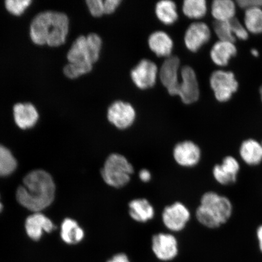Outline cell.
Segmentation results:
<instances>
[{
	"label": "cell",
	"mask_w": 262,
	"mask_h": 262,
	"mask_svg": "<svg viewBox=\"0 0 262 262\" xmlns=\"http://www.w3.org/2000/svg\"><path fill=\"white\" fill-rule=\"evenodd\" d=\"M55 186L49 173L41 170L26 176L24 184L16 191V199L29 210L39 212L47 208L54 201Z\"/></svg>",
	"instance_id": "obj_1"
},
{
	"label": "cell",
	"mask_w": 262,
	"mask_h": 262,
	"mask_svg": "<svg viewBox=\"0 0 262 262\" xmlns=\"http://www.w3.org/2000/svg\"><path fill=\"white\" fill-rule=\"evenodd\" d=\"M69 31V19L63 13L48 11L35 16L31 25V38L38 45L55 47L63 45Z\"/></svg>",
	"instance_id": "obj_2"
},
{
	"label": "cell",
	"mask_w": 262,
	"mask_h": 262,
	"mask_svg": "<svg viewBox=\"0 0 262 262\" xmlns=\"http://www.w3.org/2000/svg\"><path fill=\"white\" fill-rule=\"evenodd\" d=\"M232 206L226 196L209 191L203 194L201 205L196 208V220L208 228H217L230 218Z\"/></svg>",
	"instance_id": "obj_3"
},
{
	"label": "cell",
	"mask_w": 262,
	"mask_h": 262,
	"mask_svg": "<svg viewBox=\"0 0 262 262\" xmlns=\"http://www.w3.org/2000/svg\"><path fill=\"white\" fill-rule=\"evenodd\" d=\"M134 172V167L126 157L113 153L104 162L101 174L107 185L115 188H121L128 184Z\"/></svg>",
	"instance_id": "obj_4"
},
{
	"label": "cell",
	"mask_w": 262,
	"mask_h": 262,
	"mask_svg": "<svg viewBox=\"0 0 262 262\" xmlns=\"http://www.w3.org/2000/svg\"><path fill=\"white\" fill-rule=\"evenodd\" d=\"M101 45L102 41L96 34H91L86 37L80 36L68 52V60L70 63L93 67V64L99 58Z\"/></svg>",
	"instance_id": "obj_5"
},
{
	"label": "cell",
	"mask_w": 262,
	"mask_h": 262,
	"mask_svg": "<svg viewBox=\"0 0 262 262\" xmlns=\"http://www.w3.org/2000/svg\"><path fill=\"white\" fill-rule=\"evenodd\" d=\"M182 81L168 91L171 96H179L183 103L191 104L198 101L200 91L198 79L191 67H185L181 71Z\"/></svg>",
	"instance_id": "obj_6"
},
{
	"label": "cell",
	"mask_w": 262,
	"mask_h": 262,
	"mask_svg": "<svg viewBox=\"0 0 262 262\" xmlns=\"http://www.w3.org/2000/svg\"><path fill=\"white\" fill-rule=\"evenodd\" d=\"M210 84L216 99L221 102L230 99L238 86L234 74L224 71L214 72L210 78Z\"/></svg>",
	"instance_id": "obj_7"
},
{
	"label": "cell",
	"mask_w": 262,
	"mask_h": 262,
	"mask_svg": "<svg viewBox=\"0 0 262 262\" xmlns=\"http://www.w3.org/2000/svg\"><path fill=\"white\" fill-rule=\"evenodd\" d=\"M191 219V213L182 202H176L167 206L162 212L164 225L173 232H179L186 227Z\"/></svg>",
	"instance_id": "obj_8"
},
{
	"label": "cell",
	"mask_w": 262,
	"mask_h": 262,
	"mask_svg": "<svg viewBox=\"0 0 262 262\" xmlns=\"http://www.w3.org/2000/svg\"><path fill=\"white\" fill-rule=\"evenodd\" d=\"M136 117L133 106L124 101H116L108 109V120L119 129H126L132 126Z\"/></svg>",
	"instance_id": "obj_9"
},
{
	"label": "cell",
	"mask_w": 262,
	"mask_h": 262,
	"mask_svg": "<svg viewBox=\"0 0 262 262\" xmlns=\"http://www.w3.org/2000/svg\"><path fill=\"white\" fill-rule=\"evenodd\" d=\"M173 157L179 165L191 168L201 160L202 152L200 147L192 141H183L173 147Z\"/></svg>",
	"instance_id": "obj_10"
},
{
	"label": "cell",
	"mask_w": 262,
	"mask_h": 262,
	"mask_svg": "<svg viewBox=\"0 0 262 262\" xmlns=\"http://www.w3.org/2000/svg\"><path fill=\"white\" fill-rule=\"evenodd\" d=\"M158 68L154 62L144 59L131 71V78L137 88L146 90L155 84Z\"/></svg>",
	"instance_id": "obj_11"
},
{
	"label": "cell",
	"mask_w": 262,
	"mask_h": 262,
	"mask_svg": "<svg viewBox=\"0 0 262 262\" xmlns=\"http://www.w3.org/2000/svg\"><path fill=\"white\" fill-rule=\"evenodd\" d=\"M152 250L159 259L171 260L178 254V242L171 234H157L152 238Z\"/></svg>",
	"instance_id": "obj_12"
},
{
	"label": "cell",
	"mask_w": 262,
	"mask_h": 262,
	"mask_svg": "<svg viewBox=\"0 0 262 262\" xmlns=\"http://www.w3.org/2000/svg\"><path fill=\"white\" fill-rule=\"evenodd\" d=\"M210 37V29L207 25L204 23H194L185 33L186 47L191 52H196L209 40Z\"/></svg>",
	"instance_id": "obj_13"
},
{
	"label": "cell",
	"mask_w": 262,
	"mask_h": 262,
	"mask_svg": "<svg viewBox=\"0 0 262 262\" xmlns=\"http://www.w3.org/2000/svg\"><path fill=\"white\" fill-rule=\"evenodd\" d=\"M240 169L237 160L231 156L225 157L222 164L216 165L213 168V176L216 181L223 185H228L236 181Z\"/></svg>",
	"instance_id": "obj_14"
},
{
	"label": "cell",
	"mask_w": 262,
	"mask_h": 262,
	"mask_svg": "<svg viewBox=\"0 0 262 262\" xmlns=\"http://www.w3.org/2000/svg\"><path fill=\"white\" fill-rule=\"evenodd\" d=\"M25 227L28 236L35 241L40 240L43 231L50 232L54 229L50 219L38 212L26 219Z\"/></svg>",
	"instance_id": "obj_15"
},
{
	"label": "cell",
	"mask_w": 262,
	"mask_h": 262,
	"mask_svg": "<svg viewBox=\"0 0 262 262\" xmlns=\"http://www.w3.org/2000/svg\"><path fill=\"white\" fill-rule=\"evenodd\" d=\"M180 60L176 56L167 58L162 66L160 77L162 83L168 91L174 88L179 83L178 80Z\"/></svg>",
	"instance_id": "obj_16"
},
{
	"label": "cell",
	"mask_w": 262,
	"mask_h": 262,
	"mask_svg": "<svg viewBox=\"0 0 262 262\" xmlns=\"http://www.w3.org/2000/svg\"><path fill=\"white\" fill-rule=\"evenodd\" d=\"M128 207L130 218L137 222L146 223L155 217V208L146 199H134L129 203Z\"/></svg>",
	"instance_id": "obj_17"
},
{
	"label": "cell",
	"mask_w": 262,
	"mask_h": 262,
	"mask_svg": "<svg viewBox=\"0 0 262 262\" xmlns=\"http://www.w3.org/2000/svg\"><path fill=\"white\" fill-rule=\"evenodd\" d=\"M14 114L16 124L23 129L34 126L38 119L37 111L30 103L16 104L14 107Z\"/></svg>",
	"instance_id": "obj_18"
},
{
	"label": "cell",
	"mask_w": 262,
	"mask_h": 262,
	"mask_svg": "<svg viewBox=\"0 0 262 262\" xmlns=\"http://www.w3.org/2000/svg\"><path fill=\"white\" fill-rule=\"evenodd\" d=\"M236 54L237 48L234 42L220 40L212 47L210 55L212 61L215 64L225 67Z\"/></svg>",
	"instance_id": "obj_19"
},
{
	"label": "cell",
	"mask_w": 262,
	"mask_h": 262,
	"mask_svg": "<svg viewBox=\"0 0 262 262\" xmlns=\"http://www.w3.org/2000/svg\"><path fill=\"white\" fill-rule=\"evenodd\" d=\"M148 45L150 50L160 57H169L173 49L172 39L162 31H157L150 35Z\"/></svg>",
	"instance_id": "obj_20"
},
{
	"label": "cell",
	"mask_w": 262,
	"mask_h": 262,
	"mask_svg": "<svg viewBox=\"0 0 262 262\" xmlns=\"http://www.w3.org/2000/svg\"><path fill=\"white\" fill-rule=\"evenodd\" d=\"M240 155L249 165H257L262 161V144L253 139L244 141L240 148Z\"/></svg>",
	"instance_id": "obj_21"
},
{
	"label": "cell",
	"mask_w": 262,
	"mask_h": 262,
	"mask_svg": "<svg viewBox=\"0 0 262 262\" xmlns=\"http://www.w3.org/2000/svg\"><path fill=\"white\" fill-rule=\"evenodd\" d=\"M84 231L77 223L71 219H65L61 225V237L66 244L79 243L84 238Z\"/></svg>",
	"instance_id": "obj_22"
},
{
	"label": "cell",
	"mask_w": 262,
	"mask_h": 262,
	"mask_svg": "<svg viewBox=\"0 0 262 262\" xmlns=\"http://www.w3.org/2000/svg\"><path fill=\"white\" fill-rule=\"evenodd\" d=\"M211 14L216 21H228L234 18L235 6L231 0H215L213 2Z\"/></svg>",
	"instance_id": "obj_23"
},
{
	"label": "cell",
	"mask_w": 262,
	"mask_h": 262,
	"mask_svg": "<svg viewBox=\"0 0 262 262\" xmlns=\"http://www.w3.org/2000/svg\"><path fill=\"white\" fill-rule=\"evenodd\" d=\"M156 14L159 20L165 25H172L178 19L175 3L168 0L157 3Z\"/></svg>",
	"instance_id": "obj_24"
},
{
	"label": "cell",
	"mask_w": 262,
	"mask_h": 262,
	"mask_svg": "<svg viewBox=\"0 0 262 262\" xmlns=\"http://www.w3.org/2000/svg\"><path fill=\"white\" fill-rule=\"evenodd\" d=\"M245 28L249 32L258 34L262 33V10L254 8L246 10Z\"/></svg>",
	"instance_id": "obj_25"
},
{
	"label": "cell",
	"mask_w": 262,
	"mask_h": 262,
	"mask_svg": "<svg viewBox=\"0 0 262 262\" xmlns=\"http://www.w3.org/2000/svg\"><path fill=\"white\" fill-rule=\"evenodd\" d=\"M183 12L188 18H201L207 11L205 0H186L183 2Z\"/></svg>",
	"instance_id": "obj_26"
},
{
	"label": "cell",
	"mask_w": 262,
	"mask_h": 262,
	"mask_svg": "<svg viewBox=\"0 0 262 262\" xmlns=\"http://www.w3.org/2000/svg\"><path fill=\"white\" fill-rule=\"evenodd\" d=\"M17 163L14 156L6 147L0 145V176H6L14 172Z\"/></svg>",
	"instance_id": "obj_27"
},
{
	"label": "cell",
	"mask_w": 262,
	"mask_h": 262,
	"mask_svg": "<svg viewBox=\"0 0 262 262\" xmlns=\"http://www.w3.org/2000/svg\"><path fill=\"white\" fill-rule=\"evenodd\" d=\"M232 19L228 21H215L214 23L213 26L215 33L221 41L234 42L236 40Z\"/></svg>",
	"instance_id": "obj_28"
},
{
	"label": "cell",
	"mask_w": 262,
	"mask_h": 262,
	"mask_svg": "<svg viewBox=\"0 0 262 262\" xmlns=\"http://www.w3.org/2000/svg\"><path fill=\"white\" fill-rule=\"evenodd\" d=\"M93 67L88 66L69 63L64 68V73L66 76L74 79L80 75L90 73Z\"/></svg>",
	"instance_id": "obj_29"
},
{
	"label": "cell",
	"mask_w": 262,
	"mask_h": 262,
	"mask_svg": "<svg viewBox=\"0 0 262 262\" xmlns=\"http://www.w3.org/2000/svg\"><path fill=\"white\" fill-rule=\"evenodd\" d=\"M31 0H8L6 1V8L12 14L19 15L30 5Z\"/></svg>",
	"instance_id": "obj_30"
},
{
	"label": "cell",
	"mask_w": 262,
	"mask_h": 262,
	"mask_svg": "<svg viewBox=\"0 0 262 262\" xmlns=\"http://www.w3.org/2000/svg\"><path fill=\"white\" fill-rule=\"evenodd\" d=\"M86 3L93 16L98 17L104 14V1L102 0H88Z\"/></svg>",
	"instance_id": "obj_31"
},
{
	"label": "cell",
	"mask_w": 262,
	"mask_h": 262,
	"mask_svg": "<svg viewBox=\"0 0 262 262\" xmlns=\"http://www.w3.org/2000/svg\"><path fill=\"white\" fill-rule=\"evenodd\" d=\"M237 4L241 8L245 10L261 8L262 0H241L237 2Z\"/></svg>",
	"instance_id": "obj_32"
},
{
	"label": "cell",
	"mask_w": 262,
	"mask_h": 262,
	"mask_svg": "<svg viewBox=\"0 0 262 262\" xmlns=\"http://www.w3.org/2000/svg\"><path fill=\"white\" fill-rule=\"evenodd\" d=\"M120 3V0H106V1H104V14H112L116 11Z\"/></svg>",
	"instance_id": "obj_33"
},
{
	"label": "cell",
	"mask_w": 262,
	"mask_h": 262,
	"mask_svg": "<svg viewBox=\"0 0 262 262\" xmlns=\"http://www.w3.org/2000/svg\"><path fill=\"white\" fill-rule=\"evenodd\" d=\"M139 177L141 181L144 183H147L151 180V173L148 169H141L139 173Z\"/></svg>",
	"instance_id": "obj_34"
},
{
	"label": "cell",
	"mask_w": 262,
	"mask_h": 262,
	"mask_svg": "<svg viewBox=\"0 0 262 262\" xmlns=\"http://www.w3.org/2000/svg\"><path fill=\"white\" fill-rule=\"evenodd\" d=\"M107 262H130L128 257L125 254L119 253L114 255Z\"/></svg>",
	"instance_id": "obj_35"
},
{
	"label": "cell",
	"mask_w": 262,
	"mask_h": 262,
	"mask_svg": "<svg viewBox=\"0 0 262 262\" xmlns=\"http://www.w3.org/2000/svg\"><path fill=\"white\" fill-rule=\"evenodd\" d=\"M257 238L258 241V246L259 250L262 253V225L258 227L257 231Z\"/></svg>",
	"instance_id": "obj_36"
},
{
	"label": "cell",
	"mask_w": 262,
	"mask_h": 262,
	"mask_svg": "<svg viewBox=\"0 0 262 262\" xmlns=\"http://www.w3.org/2000/svg\"><path fill=\"white\" fill-rule=\"evenodd\" d=\"M251 53L255 57H257L258 55V52L257 50H255V49H253L251 51Z\"/></svg>",
	"instance_id": "obj_37"
},
{
	"label": "cell",
	"mask_w": 262,
	"mask_h": 262,
	"mask_svg": "<svg viewBox=\"0 0 262 262\" xmlns=\"http://www.w3.org/2000/svg\"><path fill=\"white\" fill-rule=\"evenodd\" d=\"M260 94L261 98V100H262V86L260 88Z\"/></svg>",
	"instance_id": "obj_38"
},
{
	"label": "cell",
	"mask_w": 262,
	"mask_h": 262,
	"mask_svg": "<svg viewBox=\"0 0 262 262\" xmlns=\"http://www.w3.org/2000/svg\"><path fill=\"white\" fill-rule=\"evenodd\" d=\"M2 209H3V205H2V204H1V203H0V212H1V211H2Z\"/></svg>",
	"instance_id": "obj_39"
},
{
	"label": "cell",
	"mask_w": 262,
	"mask_h": 262,
	"mask_svg": "<svg viewBox=\"0 0 262 262\" xmlns=\"http://www.w3.org/2000/svg\"><path fill=\"white\" fill-rule=\"evenodd\" d=\"M262 144V143H261Z\"/></svg>",
	"instance_id": "obj_40"
}]
</instances>
